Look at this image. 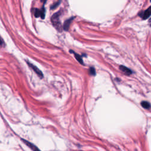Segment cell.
<instances>
[{"label":"cell","instance_id":"5b68a950","mask_svg":"<svg viewBox=\"0 0 151 151\" xmlns=\"http://www.w3.org/2000/svg\"><path fill=\"white\" fill-rule=\"evenodd\" d=\"M151 8H149L148 9H146V11L142 12V13L139 14V15L143 19H148V18L151 16Z\"/></svg>","mask_w":151,"mask_h":151},{"label":"cell","instance_id":"7c38bea8","mask_svg":"<svg viewBox=\"0 0 151 151\" xmlns=\"http://www.w3.org/2000/svg\"><path fill=\"white\" fill-rule=\"evenodd\" d=\"M2 44H3V41H2V39L0 38V46H2Z\"/></svg>","mask_w":151,"mask_h":151},{"label":"cell","instance_id":"30bf717a","mask_svg":"<svg viewBox=\"0 0 151 151\" xmlns=\"http://www.w3.org/2000/svg\"><path fill=\"white\" fill-rule=\"evenodd\" d=\"M89 73L92 76H95L96 75V70L93 67H90L89 69Z\"/></svg>","mask_w":151,"mask_h":151},{"label":"cell","instance_id":"9c48e42d","mask_svg":"<svg viewBox=\"0 0 151 151\" xmlns=\"http://www.w3.org/2000/svg\"><path fill=\"white\" fill-rule=\"evenodd\" d=\"M141 106L143 107V108L146 109H148L150 108L151 107V104L149 102H146V101H143L141 102Z\"/></svg>","mask_w":151,"mask_h":151},{"label":"cell","instance_id":"ba28073f","mask_svg":"<svg viewBox=\"0 0 151 151\" xmlns=\"http://www.w3.org/2000/svg\"><path fill=\"white\" fill-rule=\"evenodd\" d=\"M70 53H73V54H75V58H76L77 60L79 61L80 63L82 64H83V59H82V56H80L79 54H77V53H76L75 52H74V51H72V50H70Z\"/></svg>","mask_w":151,"mask_h":151},{"label":"cell","instance_id":"3957f363","mask_svg":"<svg viewBox=\"0 0 151 151\" xmlns=\"http://www.w3.org/2000/svg\"><path fill=\"white\" fill-rule=\"evenodd\" d=\"M27 64H28V65L29 66H30V67L32 69H33V70L34 71V72L36 73L37 74V75L38 76L40 77V78H41V79H42V78L43 77V73L41 72V71L37 67H36V66L33 65V64H31V63H30L28 62V61H27Z\"/></svg>","mask_w":151,"mask_h":151},{"label":"cell","instance_id":"277c9868","mask_svg":"<svg viewBox=\"0 0 151 151\" xmlns=\"http://www.w3.org/2000/svg\"><path fill=\"white\" fill-rule=\"evenodd\" d=\"M21 140L24 143L26 144L27 146H28V147L30 148L33 151H41L40 149H38V148L37 147V146H36V145H34V144H33L32 143H31V142H28V141H26V140H25L24 139H21Z\"/></svg>","mask_w":151,"mask_h":151},{"label":"cell","instance_id":"8992f818","mask_svg":"<svg viewBox=\"0 0 151 151\" xmlns=\"http://www.w3.org/2000/svg\"><path fill=\"white\" fill-rule=\"evenodd\" d=\"M119 68L122 72L124 73V74H125L126 75H131V74H132V71L129 68L124 66H120Z\"/></svg>","mask_w":151,"mask_h":151},{"label":"cell","instance_id":"52a82bcc","mask_svg":"<svg viewBox=\"0 0 151 151\" xmlns=\"http://www.w3.org/2000/svg\"><path fill=\"white\" fill-rule=\"evenodd\" d=\"M75 17L70 18V19H69L64 22V24L63 25V29L64 30L67 31L68 30V28H69V27H70V24L72 23L73 19Z\"/></svg>","mask_w":151,"mask_h":151},{"label":"cell","instance_id":"7a4b0ae2","mask_svg":"<svg viewBox=\"0 0 151 151\" xmlns=\"http://www.w3.org/2000/svg\"><path fill=\"white\" fill-rule=\"evenodd\" d=\"M34 14V16L36 18L41 17L42 19H44V17H45V9H44V8L43 7L41 10L38 9H35Z\"/></svg>","mask_w":151,"mask_h":151},{"label":"cell","instance_id":"6da1fadb","mask_svg":"<svg viewBox=\"0 0 151 151\" xmlns=\"http://www.w3.org/2000/svg\"><path fill=\"white\" fill-rule=\"evenodd\" d=\"M60 15V11H58V12L54 14L51 17V22L53 24V26L55 27L58 31H60V29L61 28L60 22L59 20Z\"/></svg>","mask_w":151,"mask_h":151},{"label":"cell","instance_id":"8fae6325","mask_svg":"<svg viewBox=\"0 0 151 151\" xmlns=\"http://www.w3.org/2000/svg\"><path fill=\"white\" fill-rule=\"evenodd\" d=\"M60 1H58V2H57V3H56V4H54V5H53V6H52V7H51V9H54V8H56V7H57V6H58V4H60Z\"/></svg>","mask_w":151,"mask_h":151},{"label":"cell","instance_id":"4fadbf2b","mask_svg":"<svg viewBox=\"0 0 151 151\" xmlns=\"http://www.w3.org/2000/svg\"><path fill=\"white\" fill-rule=\"evenodd\" d=\"M41 2H43V3H44V4L46 2V1H47V0H41Z\"/></svg>","mask_w":151,"mask_h":151}]
</instances>
